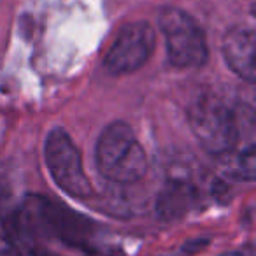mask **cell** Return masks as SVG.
<instances>
[{"mask_svg":"<svg viewBox=\"0 0 256 256\" xmlns=\"http://www.w3.org/2000/svg\"><path fill=\"white\" fill-rule=\"evenodd\" d=\"M196 192L190 182L170 181L156 200V210L164 220H176L186 214L195 204Z\"/></svg>","mask_w":256,"mask_h":256,"instance_id":"cell-7","label":"cell"},{"mask_svg":"<svg viewBox=\"0 0 256 256\" xmlns=\"http://www.w3.org/2000/svg\"><path fill=\"white\" fill-rule=\"evenodd\" d=\"M256 39L254 32L242 26H235L226 32L223 40V56L226 65L244 81L254 82L256 79Z\"/></svg>","mask_w":256,"mask_h":256,"instance_id":"cell-6","label":"cell"},{"mask_svg":"<svg viewBox=\"0 0 256 256\" xmlns=\"http://www.w3.org/2000/svg\"><path fill=\"white\" fill-rule=\"evenodd\" d=\"M96 167L109 181L128 184L146 174L148 160L136 134L124 121L104 128L96 142Z\"/></svg>","mask_w":256,"mask_h":256,"instance_id":"cell-1","label":"cell"},{"mask_svg":"<svg viewBox=\"0 0 256 256\" xmlns=\"http://www.w3.org/2000/svg\"><path fill=\"white\" fill-rule=\"evenodd\" d=\"M154 50V30L144 22H134L124 25L118 32L110 50L107 51V72L112 76H123L140 68Z\"/></svg>","mask_w":256,"mask_h":256,"instance_id":"cell-5","label":"cell"},{"mask_svg":"<svg viewBox=\"0 0 256 256\" xmlns=\"http://www.w3.org/2000/svg\"><path fill=\"white\" fill-rule=\"evenodd\" d=\"M44 158L51 178L67 195L74 198H88L92 195V184L82 168L81 154L65 130L54 128L48 134Z\"/></svg>","mask_w":256,"mask_h":256,"instance_id":"cell-4","label":"cell"},{"mask_svg":"<svg viewBox=\"0 0 256 256\" xmlns=\"http://www.w3.org/2000/svg\"><path fill=\"white\" fill-rule=\"evenodd\" d=\"M18 251L23 252L22 256H62L58 252L51 251V249L44 248L42 244H25L18 248Z\"/></svg>","mask_w":256,"mask_h":256,"instance_id":"cell-8","label":"cell"},{"mask_svg":"<svg viewBox=\"0 0 256 256\" xmlns=\"http://www.w3.org/2000/svg\"><path fill=\"white\" fill-rule=\"evenodd\" d=\"M221 256H244L242 252H237V251H230V252H224V254Z\"/></svg>","mask_w":256,"mask_h":256,"instance_id":"cell-10","label":"cell"},{"mask_svg":"<svg viewBox=\"0 0 256 256\" xmlns=\"http://www.w3.org/2000/svg\"><path fill=\"white\" fill-rule=\"evenodd\" d=\"M0 256H22V252L16 249V246L9 238L0 235Z\"/></svg>","mask_w":256,"mask_h":256,"instance_id":"cell-9","label":"cell"},{"mask_svg":"<svg viewBox=\"0 0 256 256\" xmlns=\"http://www.w3.org/2000/svg\"><path fill=\"white\" fill-rule=\"evenodd\" d=\"M158 25L165 37L167 56L174 67L192 68L207 62V42L204 30L188 14L176 8H164Z\"/></svg>","mask_w":256,"mask_h":256,"instance_id":"cell-3","label":"cell"},{"mask_svg":"<svg viewBox=\"0 0 256 256\" xmlns=\"http://www.w3.org/2000/svg\"><path fill=\"white\" fill-rule=\"evenodd\" d=\"M190 124L210 154H228L237 148L240 139V126L234 110L214 93L196 96L190 107Z\"/></svg>","mask_w":256,"mask_h":256,"instance_id":"cell-2","label":"cell"}]
</instances>
